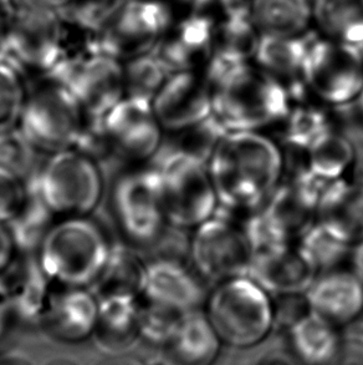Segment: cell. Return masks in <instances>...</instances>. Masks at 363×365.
I'll list each match as a JSON object with an SVG mask.
<instances>
[{
	"label": "cell",
	"mask_w": 363,
	"mask_h": 365,
	"mask_svg": "<svg viewBox=\"0 0 363 365\" xmlns=\"http://www.w3.org/2000/svg\"><path fill=\"white\" fill-rule=\"evenodd\" d=\"M281 171L278 146L254 131L226 133L208 163L219 206L231 212L261 206L274 192Z\"/></svg>",
	"instance_id": "obj_1"
},
{
	"label": "cell",
	"mask_w": 363,
	"mask_h": 365,
	"mask_svg": "<svg viewBox=\"0 0 363 365\" xmlns=\"http://www.w3.org/2000/svg\"><path fill=\"white\" fill-rule=\"evenodd\" d=\"M126 0H71L59 10L64 21L89 33L90 38L107 26Z\"/></svg>",
	"instance_id": "obj_34"
},
{
	"label": "cell",
	"mask_w": 363,
	"mask_h": 365,
	"mask_svg": "<svg viewBox=\"0 0 363 365\" xmlns=\"http://www.w3.org/2000/svg\"><path fill=\"white\" fill-rule=\"evenodd\" d=\"M263 212L273 227L289 241L296 236L302 237L307 232L312 226L315 210L290 182L274 190Z\"/></svg>",
	"instance_id": "obj_27"
},
{
	"label": "cell",
	"mask_w": 363,
	"mask_h": 365,
	"mask_svg": "<svg viewBox=\"0 0 363 365\" xmlns=\"http://www.w3.org/2000/svg\"><path fill=\"white\" fill-rule=\"evenodd\" d=\"M312 38L314 35L295 38L264 34L259 40L256 59L271 73L290 78L291 84L301 81L300 76H302L305 59Z\"/></svg>",
	"instance_id": "obj_28"
},
{
	"label": "cell",
	"mask_w": 363,
	"mask_h": 365,
	"mask_svg": "<svg viewBox=\"0 0 363 365\" xmlns=\"http://www.w3.org/2000/svg\"><path fill=\"white\" fill-rule=\"evenodd\" d=\"M4 38L0 55L28 83L51 74L68 53L59 10L38 0H5Z\"/></svg>",
	"instance_id": "obj_2"
},
{
	"label": "cell",
	"mask_w": 363,
	"mask_h": 365,
	"mask_svg": "<svg viewBox=\"0 0 363 365\" xmlns=\"http://www.w3.org/2000/svg\"><path fill=\"white\" fill-rule=\"evenodd\" d=\"M18 256L19 253L16 251L8 228L5 223L0 222V276L14 263Z\"/></svg>",
	"instance_id": "obj_47"
},
{
	"label": "cell",
	"mask_w": 363,
	"mask_h": 365,
	"mask_svg": "<svg viewBox=\"0 0 363 365\" xmlns=\"http://www.w3.org/2000/svg\"><path fill=\"white\" fill-rule=\"evenodd\" d=\"M186 3H188V4L193 5L194 8H203V6H206V4H209L211 1H213V0H184Z\"/></svg>",
	"instance_id": "obj_53"
},
{
	"label": "cell",
	"mask_w": 363,
	"mask_h": 365,
	"mask_svg": "<svg viewBox=\"0 0 363 365\" xmlns=\"http://www.w3.org/2000/svg\"><path fill=\"white\" fill-rule=\"evenodd\" d=\"M253 251L244 231L229 217L214 213L189 236V264L211 286L236 277H246Z\"/></svg>",
	"instance_id": "obj_12"
},
{
	"label": "cell",
	"mask_w": 363,
	"mask_h": 365,
	"mask_svg": "<svg viewBox=\"0 0 363 365\" xmlns=\"http://www.w3.org/2000/svg\"><path fill=\"white\" fill-rule=\"evenodd\" d=\"M254 365H300L288 351H275L261 356Z\"/></svg>",
	"instance_id": "obj_48"
},
{
	"label": "cell",
	"mask_w": 363,
	"mask_h": 365,
	"mask_svg": "<svg viewBox=\"0 0 363 365\" xmlns=\"http://www.w3.org/2000/svg\"><path fill=\"white\" fill-rule=\"evenodd\" d=\"M305 84L336 106L351 104L363 89V56L359 48L312 38L302 69Z\"/></svg>",
	"instance_id": "obj_13"
},
{
	"label": "cell",
	"mask_w": 363,
	"mask_h": 365,
	"mask_svg": "<svg viewBox=\"0 0 363 365\" xmlns=\"http://www.w3.org/2000/svg\"><path fill=\"white\" fill-rule=\"evenodd\" d=\"M356 108L359 110V113L363 116V89L361 93H359V101H357V105H356Z\"/></svg>",
	"instance_id": "obj_55"
},
{
	"label": "cell",
	"mask_w": 363,
	"mask_h": 365,
	"mask_svg": "<svg viewBox=\"0 0 363 365\" xmlns=\"http://www.w3.org/2000/svg\"><path fill=\"white\" fill-rule=\"evenodd\" d=\"M172 13L159 0H126L112 21L91 36L85 49L100 51L121 61L151 53L167 34Z\"/></svg>",
	"instance_id": "obj_10"
},
{
	"label": "cell",
	"mask_w": 363,
	"mask_h": 365,
	"mask_svg": "<svg viewBox=\"0 0 363 365\" xmlns=\"http://www.w3.org/2000/svg\"><path fill=\"white\" fill-rule=\"evenodd\" d=\"M59 288L46 276L35 255H19L0 276V306L6 317L41 326Z\"/></svg>",
	"instance_id": "obj_15"
},
{
	"label": "cell",
	"mask_w": 363,
	"mask_h": 365,
	"mask_svg": "<svg viewBox=\"0 0 363 365\" xmlns=\"http://www.w3.org/2000/svg\"><path fill=\"white\" fill-rule=\"evenodd\" d=\"M152 163L159 175L169 227L186 231L206 222L214 215L218 198L208 165L166 143Z\"/></svg>",
	"instance_id": "obj_9"
},
{
	"label": "cell",
	"mask_w": 363,
	"mask_h": 365,
	"mask_svg": "<svg viewBox=\"0 0 363 365\" xmlns=\"http://www.w3.org/2000/svg\"><path fill=\"white\" fill-rule=\"evenodd\" d=\"M332 365H363V318L342 329Z\"/></svg>",
	"instance_id": "obj_45"
},
{
	"label": "cell",
	"mask_w": 363,
	"mask_h": 365,
	"mask_svg": "<svg viewBox=\"0 0 363 365\" xmlns=\"http://www.w3.org/2000/svg\"><path fill=\"white\" fill-rule=\"evenodd\" d=\"M56 220L29 178L24 202L5 226L19 255H35Z\"/></svg>",
	"instance_id": "obj_26"
},
{
	"label": "cell",
	"mask_w": 363,
	"mask_h": 365,
	"mask_svg": "<svg viewBox=\"0 0 363 365\" xmlns=\"http://www.w3.org/2000/svg\"><path fill=\"white\" fill-rule=\"evenodd\" d=\"M26 91V79L0 55V131L16 128Z\"/></svg>",
	"instance_id": "obj_37"
},
{
	"label": "cell",
	"mask_w": 363,
	"mask_h": 365,
	"mask_svg": "<svg viewBox=\"0 0 363 365\" xmlns=\"http://www.w3.org/2000/svg\"><path fill=\"white\" fill-rule=\"evenodd\" d=\"M322 221L334 225L352 242L363 240V178L332 180L319 205Z\"/></svg>",
	"instance_id": "obj_25"
},
{
	"label": "cell",
	"mask_w": 363,
	"mask_h": 365,
	"mask_svg": "<svg viewBox=\"0 0 363 365\" xmlns=\"http://www.w3.org/2000/svg\"><path fill=\"white\" fill-rule=\"evenodd\" d=\"M5 25H6V20H5L4 8L0 5V43H1V40L4 38Z\"/></svg>",
	"instance_id": "obj_52"
},
{
	"label": "cell",
	"mask_w": 363,
	"mask_h": 365,
	"mask_svg": "<svg viewBox=\"0 0 363 365\" xmlns=\"http://www.w3.org/2000/svg\"><path fill=\"white\" fill-rule=\"evenodd\" d=\"M141 298L188 313L206 304L208 288L189 262L167 252L148 259Z\"/></svg>",
	"instance_id": "obj_16"
},
{
	"label": "cell",
	"mask_w": 363,
	"mask_h": 365,
	"mask_svg": "<svg viewBox=\"0 0 363 365\" xmlns=\"http://www.w3.org/2000/svg\"><path fill=\"white\" fill-rule=\"evenodd\" d=\"M108 208L123 241L152 246L169 230L161 182L153 163L126 165L108 188Z\"/></svg>",
	"instance_id": "obj_7"
},
{
	"label": "cell",
	"mask_w": 363,
	"mask_h": 365,
	"mask_svg": "<svg viewBox=\"0 0 363 365\" xmlns=\"http://www.w3.org/2000/svg\"><path fill=\"white\" fill-rule=\"evenodd\" d=\"M45 365H76L73 361L64 359V358H59V359H54V361H50L49 363H46Z\"/></svg>",
	"instance_id": "obj_54"
},
{
	"label": "cell",
	"mask_w": 363,
	"mask_h": 365,
	"mask_svg": "<svg viewBox=\"0 0 363 365\" xmlns=\"http://www.w3.org/2000/svg\"><path fill=\"white\" fill-rule=\"evenodd\" d=\"M46 78L65 85L91 114L105 115L125 98L123 61L100 51H68Z\"/></svg>",
	"instance_id": "obj_11"
},
{
	"label": "cell",
	"mask_w": 363,
	"mask_h": 365,
	"mask_svg": "<svg viewBox=\"0 0 363 365\" xmlns=\"http://www.w3.org/2000/svg\"><path fill=\"white\" fill-rule=\"evenodd\" d=\"M151 104L166 135L177 133L211 116V85L194 71L171 73Z\"/></svg>",
	"instance_id": "obj_17"
},
{
	"label": "cell",
	"mask_w": 363,
	"mask_h": 365,
	"mask_svg": "<svg viewBox=\"0 0 363 365\" xmlns=\"http://www.w3.org/2000/svg\"><path fill=\"white\" fill-rule=\"evenodd\" d=\"M354 160V148L347 138L331 128L309 148L310 171L326 180L340 178Z\"/></svg>",
	"instance_id": "obj_32"
},
{
	"label": "cell",
	"mask_w": 363,
	"mask_h": 365,
	"mask_svg": "<svg viewBox=\"0 0 363 365\" xmlns=\"http://www.w3.org/2000/svg\"><path fill=\"white\" fill-rule=\"evenodd\" d=\"M283 138L294 150H309L310 146L330 130L324 111L312 106H301L288 115Z\"/></svg>",
	"instance_id": "obj_38"
},
{
	"label": "cell",
	"mask_w": 363,
	"mask_h": 365,
	"mask_svg": "<svg viewBox=\"0 0 363 365\" xmlns=\"http://www.w3.org/2000/svg\"><path fill=\"white\" fill-rule=\"evenodd\" d=\"M211 89V114L228 133L254 131L290 114L286 86L246 63L231 66Z\"/></svg>",
	"instance_id": "obj_4"
},
{
	"label": "cell",
	"mask_w": 363,
	"mask_h": 365,
	"mask_svg": "<svg viewBox=\"0 0 363 365\" xmlns=\"http://www.w3.org/2000/svg\"><path fill=\"white\" fill-rule=\"evenodd\" d=\"M125 96L152 101L153 96L171 74L151 51L123 63Z\"/></svg>",
	"instance_id": "obj_33"
},
{
	"label": "cell",
	"mask_w": 363,
	"mask_h": 365,
	"mask_svg": "<svg viewBox=\"0 0 363 365\" xmlns=\"http://www.w3.org/2000/svg\"><path fill=\"white\" fill-rule=\"evenodd\" d=\"M28 195V180L0 170V222L6 223Z\"/></svg>",
	"instance_id": "obj_43"
},
{
	"label": "cell",
	"mask_w": 363,
	"mask_h": 365,
	"mask_svg": "<svg viewBox=\"0 0 363 365\" xmlns=\"http://www.w3.org/2000/svg\"><path fill=\"white\" fill-rule=\"evenodd\" d=\"M103 123L113 158L126 165L152 163L166 140L147 100L125 96L103 115Z\"/></svg>",
	"instance_id": "obj_14"
},
{
	"label": "cell",
	"mask_w": 363,
	"mask_h": 365,
	"mask_svg": "<svg viewBox=\"0 0 363 365\" xmlns=\"http://www.w3.org/2000/svg\"><path fill=\"white\" fill-rule=\"evenodd\" d=\"M30 180L56 218L93 216L106 195L101 163L75 148L46 155Z\"/></svg>",
	"instance_id": "obj_6"
},
{
	"label": "cell",
	"mask_w": 363,
	"mask_h": 365,
	"mask_svg": "<svg viewBox=\"0 0 363 365\" xmlns=\"http://www.w3.org/2000/svg\"><path fill=\"white\" fill-rule=\"evenodd\" d=\"M310 312L311 309L305 294L276 297L274 303L275 334L283 336Z\"/></svg>",
	"instance_id": "obj_44"
},
{
	"label": "cell",
	"mask_w": 363,
	"mask_h": 365,
	"mask_svg": "<svg viewBox=\"0 0 363 365\" xmlns=\"http://www.w3.org/2000/svg\"><path fill=\"white\" fill-rule=\"evenodd\" d=\"M186 313L161 306L141 298L140 336L141 339L162 348L167 343Z\"/></svg>",
	"instance_id": "obj_40"
},
{
	"label": "cell",
	"mask_w": 363,
	"mask_h": 365,
	"mask_svg": "<svg viewBox=\"0 0 363 365\" xmlns=\"http://www.w3.org/2000/svg\"><path fill=\"white\" fill-rule=\"evenodd\" d=\"M204 313L223 346L249 351L275 334L274 303L249 277L226 279L208 296Z\"/></svg>",
	"instance_id": "obj_5"
},
{
	"label": "cell",
	"mask_w": 363,
	"mask_h": 365,
	"mask_svg": "<svg viewBox=\"0 0 363 365\" xmlns=\"http://www.w3.org/2000/svg\"><path fill=\"white\" fill-rule=\"evenodd\" d=\"M221 38L216 54L234 61H246L256 55L261 40L246 14L228 15L221 25Z\"/></svg>",
	"instance_id": "obj_36"
},
{
	"label": "cell",
	"mask_w": 363,
	"mask_h": 365,
	"mask_svg": "<svg viewBox=\"0 0 363 365\" xmlns=\"http://www.w3.org/2000/svg\"><path fill=\"white\" fill-rule=\"evenodd\" d=\"M112 243L93 216L58 218L35 257L56 286L91 288L107 262Z\"/></svg>",
	"instance_id": "obj_3"
},
{
	"label": "cell",
	"mask_w": 363,
	"mask_h": 365,
	"mask_svg": "<svg viewBox=\"0 0 363 365\" xmlns=\"http://www.w3.org/2000/svg\"><path fill=\"white\" fill-rule=\"evenodd\" d=\"M0 365H31V363L18 353H5L0 356Z\"/></svg>",
	"instance_id": "obj_50"
},
{
	"label": "cell",
	"mask_w": 363,
	"mask_h": 365,
	"mask_svg": "<svg viewBox=\"0 0 363 365\" xmlns=\"http://www.w3.org/2000/svg\"><path fill=\"white\" fill-rule=\"evenodd\" d=\"M352 263H354V273L363 281V241L359 243L352 252Z\"/></svg>",
	"instance_id": "obj_51"
},
{
	"label": "cell",
	"mask_w": 363,
	"mask_h": 365,
	"mask_svg": "<svg viewBox=\"0 0 363 365\" xmlns=\"http://www.w3.org/2000/svg\"><path fill=\"white\" fill-rule=\"evenodd\" d=\"M337 113L342 123V133L354 148L357 176L363 178V123L356 118V105L337 106Z\"/></svg>",
	"instance_id": "obj_46"
},
{
	"label": "cell",
	"mask_w": 363,
	"mask_h": 365,
	"mask_svg": "<svg viewBox=\"0 0 363 365\" xmlns=\"http://www.w3.org/2000/svg\"><path fill=\"white\" fill-rule=\"evenodd\" d=\"M38 155L18 128L0 131V170L28 180L39 166Z\"/></svg>",
	"instance_id": "obj_39"
},
{
	"label": "cell",
	"mask_w": 363,
	"mask_h": 365,
	"mask_svg": "<svg viewBox=\"0 0 363 365\" xmlns=\"http://www.w3.org/2000/svg\"><path fill=\"white\" fill-rule=\"evenodd\" d=\"M317 268L300 248L289 246L253 253L248 277L273 296L305 294Z\"/></svg>",
	"instance_id": "obj_18"
},
{
	"label": "cell",
	"mask_w": 363,
	"mask_h": 365,
	"mask_svg": "<svg viewBox=\"0 0 363 365\" xmlns=\"http://www.w3.org/2000/svg\"><path fill=\"white\" fill-rule=\"evenodd\" d=\"M226 133V128L211 114L191 128L172 133L174 138L168 145L208 165L218 143Z\"/></svg>",
	"instance_id": "obj_35"
},
{
	"label": "cell",
	"mask_w": 363,
	"mask_h": 365,
	"mask_svg": "<svg viewBox=\"0 0 363 365\" xmlns=\"http://www.w3.org/2000/svg\"><path fill=\"white\" fill-rule=\"evenodd\" d=\"M71 148L78 150L100 163L113 158L107 133L105 130L103 115L86 113L79 135Z\"/></svg>",
	"instance_id": "obj_41"
},
{
	"label": "cell",
	"mask_w": 363,
	"mask_h": 365,
	"mask_svg": "<svg viewBox=\"0 0 363 365\" xmlns=\"http://www.w3.org/2000/svg\"><path fill=\"white\" fill-rule=\"evenodd\" d=\"M98 297L88 287H60L41 327L58 341L79 343L93 336Z\"/></svg>",
	"instance_id": "obj_20"
},
{
	"label": "cell",
	"mask_w": 363,
	"mask_h": 365,
	"mask_svg": "<svg viewBox=\"0 0 363 365\" xmlns=\"http://www.w3.org/2000/svg\"><path fill=\"white\" fill-rule=\"evenodd\" d=\"M310 309L340 329L359 321L363 312V281L351 272H327L305 293Z\"/></svg>",
	"instance_id": "obj_19"
},
{
	"label": "cell",
	"mask_w": 363,
	"mask_h": 365,
	"mask_svg": "<svg viewBox=\"0 0 363 365\" xmlns=\"http://www.w3.org/2000/svg\"><path fill=\"white\" fill-rule=\"evenodd\" d=\"M141 297L106 296L98 298V314L93 339L101 351L118 356L130 351L140 336Z\"/></svg>",
	"instance_id": "obj_22"
},
{
	"label": "cell",
	"mask_w": 363,
	"mask_h": 365,
	"mask_svg": "<svg viewBox=\"0 0 363 365\" xmlns=\"http://www.w3.org/2000/svg\"><path fill=\"white\" fill-rule=\"evenodd\" d=\"M86 111L70 90L51 78L28 83L16 128L38 153L74 146Z\"/></svg>",
	"instance_id": "obj_8"
},
{
	"label": "cell",
	"mask_w": 363,
	"mask_h": 365,
	"mask_svg": "<svg viewBox=\"0 0 363 365\" xmlns=\"http://www.w3.org/2000/svg\"><path fill=\"white\" fill-rule=\"evenodd\" d=\"M147 261L138 247L126 241H113L107 262L91 287L98 298L106 296H142Z\"/></svg>",
	"instance_id": "obj_24"
},
{
	"label": "cell",
	"mask_w": 363,
	"mask_h": 365,
	"mask_svg": "<svg viewBox=\"0 0 363 365\" xmlns=\"http://www.w3.org/2000/svg\"><path fill=\"white\" fill-rule=\"evenodd\" d=\"M349 238L334 225L321 221L307 230L299 248L317 269L330 271L349 256Z\"/></svg>",
	"instance_id": "obj_31"
},
{
	"label": "cell",
	"mask_w": 363,
	"mask_h": 365,
	"mask_svg": "<svg viewBox=\"0 0 363 365\" xmlns=\"http://www.w3.org/2000/svg\"><path fill=\"white\" fill-rule=\"evenodd\" d=\"M95 365H146L142 361H140L135 356H112L107 358V359H103L100 361Z\"/></svg>",
	"instance_id": "obj_49"
},
{
	"label": "cell",
	"mask_w": 363,
	"mask_h": 365,
	"mask_svg": "<svg viewBox=\"0 0 363 365\" xmlns=\"http://www.w3.org/2000/svg\"><path fill=\"white\" fill-rule=\"evenodd\" d=\"M221 338L201 309L188 312L171 339L161 348L159 365H213L221 354Z\"/></svg>",
	"instance_id": "obj_21"
},
{
	"label": "cell",
	"mask_w": 363,
	"mask_h": 365,
	"mask_svg": "<svg viewBox=\"0 0 363 365\" xmlns=\"http://www.w3.org/2000/svg\"><path fill=\"white\" fill-rule=\"evenodd\" d=\"M315 16L320 26L344 44L363 46V0H316Z\"/></svg>",
	"instance_id": "obj_30"
},
{
	"label": "cell",
	"mask_w": 363,
	"mask_h": 365,
	"mask_svg": "<svg viewBox=\"0 0 363 365\" xmlns=\"http://www.w3.org/2000/svg\"><path fill=\"white\" fill-rule=\"evenodd\" d=\"M310 13L309 0H254L251 18L264 34L295 36L307 26Z\"/></svg>",
	"instance_id": "obj_29"
},
{
	"label": "cell",
	"mask_w": 363,
	"mask_h": 365,
	"mask_svg": "<svg viewBox=\"0 0 363 365\" xmlns=\"http://www.w3.org/2000/svg\"><path fill=\"white\" fill-rule=\"evenodd\" d=\"M243 231L249 241L253 253L271 251L288 246V241L273 227L263 211L248 218Z\"/></svg>",
	"instance_id": "obj_42"
},
{
	"label": "cell",
	"mask_w": 363,
	"mask_h": 365,
	"mask_svg": "<svg viewBox=\"0 0 363 365\" xmlns=\"http://www.w3.org/2000/svg\"><path fill=\"white\" fill-rule=\"evenodd\" d=\"M342 329L310 312L286 331V351L300 365H332L341 341Z\"/></svg>",
	"instance_id": "obj_23"
}]
</instances>
